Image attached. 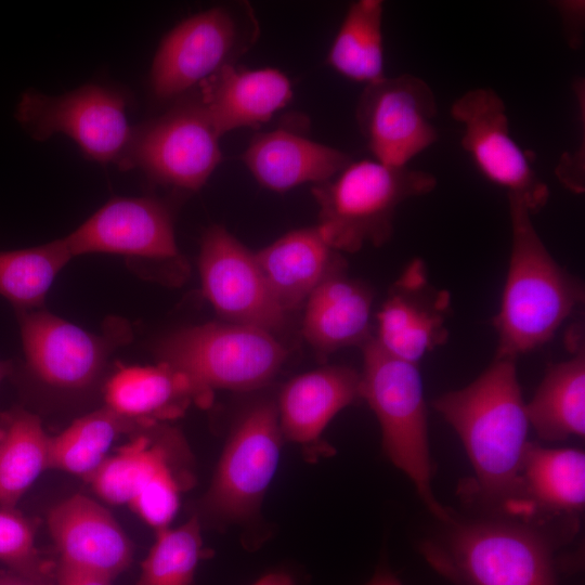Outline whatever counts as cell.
Listing matches in <instances>:
<instances>
[{"instance_id": "6da1fadb", "label": "cell", "mask_w": 585, "mask_h": 585, "mask_svg": "<svg viewBox=\"0 0 585 585\" xmlns=\"http://www.w3.org/2000/svg\"><path fill=\"white\" fill-rule=\"evenodd\" d=\"M460 438L476 476V495L512 508L530 429L516 360L494 359L477 379L433 402Z\"/></svg>"}, {"instance_id": "7a4b0ae2", "label": "cell", "mask_w": 585, "mask_h": 585, "mask_svg": "<svg viewBox=\"0 0 585 585\" xmlns=\"http://www.w3.org/2000/svg\"><path fill=\"white\" fill-rule=\"evenodd\" d=\"M511 226L509 266L499 311L495 359H514L546 343L584 300L581 282L561 268L541 239L532 213L508 196Z\"/></svg>"}, {"instance_id": "3957f363", "label": "cell", "mask_w": 585, "mask_h": 585, "mask_svg": "<svg viewBox=\"0 0 585 585\" xmlns=\"http://www.w3.org/2000/svg\"><path fill=\"white\" fill-rule=\"evenodd\" d=\"M435 185L437 179L424 170L376 159L351 160L330 180L312 185L318 206L316 226L337 251L381 246L393 234L399 205L430 193Z\"/></svg>"}, {"instance_id": "277c9868", "label": "cell", "mask_w": 585, "mask_h": 585, "mask_svg": "<svg viewBox=\"0 0 585 585\" xmlns=\"http://www.w3.org/2000/svg\"><path fill=\"white\" fill-rule=\"evenodd\" d=\"M361 398L375 413L382 450L414 484L428 510L452 521L431 486L427 408L418 365L387 353L372 337L362 347Z\"/></svg>"}, {"instance_id": "5b68a950", "label": "cell", "mask_w": 585, "mask_h": 585, "mask_svg": "<svg viewBox=\"0 0 585 585\" xmlns=\"http://www.w3.org/2000/svg\"><path fill=\"white\" fill-rule=\"evenodd\" d=\"M155 352L158 362L187 376L202 406L210 404L214 390L250 391L266 385L288 354L274 334L230 322L172 332Z\"/></svg>"}, {"instance_id": "8992f818", "label": "cell", "mask_w": 585, "mask_h": 585, "mask_svg": "<svg viewBox=\"0 0 585 585\" xmlns=\"http://www.w3.org/2000/svg\"><path fill=\"white\" fill-rule=\"evenodd\" d=\"M164 424L132 435L86 480L103 500L128 505L155 531L170 526L194 482L185 440Z\"/></svg>"}, {"instance_id": "52a82bcc", "label": "cell", "mask_w": 585, "mask_h": 585, "mask_svg": "<svg viewBox=\"0 0 585 585\" xmlns=\"http://www.w3.org/2000/svg\"><path fill=\"white\" fill-rule=\"evenodd\" d=\"M422 554L455 585H557L546 540L520 524H454L445 537L422 545Z\"/></svg>"}, {"instance_id": "ba28073f", "label": "cell", "mask_w": 585, "mask_h": 585, "mask_svg": "<svg viewBox=\"0 0 585 585\" xmlns=\"http://www.w3.org/2000/svg\"><path fill=\"white\" fill-rule=\"evenodd\" d=\"M282 441L274 402L247 407L233 425L202 499L203 516L219 525L256 518L278 468Z\"/></svg>"}, {"instance_id": "9c48e42d", "label": "cell", "mask_w": 585, "mask_h": 585, "mask_svg": "<svg viewBox=\"0 0 585 585\" xmlns=\"http://www.w3.org/2000/svg\"><path fill=\"white\" fill-rule=\"evenodd\" d=\"M247 2L217 5L174 26L161 40L151 69L154 94L176 98L234 62L258 39Z\"/></svg>"}, {"instance_id": "30bf717a", "label": "cell", "mask_w": 585, "mask_h": 585, "mask_svg": "<svg viewBox=\"0 0 585 585\" xmlns=\"http://www.w3.org/2000/svg\"><path fill=\"white\" fill-rule=\"evenodd\" d=\"M14 117L36 141L65 134L89 158L119 168L134 130L128 121L126 98L117 90L96 83L61 95L27 90L16 104Z\"/></svg>"}, {"instance_id": "8fae6325", "label": "cell", "mask_w": 585, "mask_h": 585, "mask_svg": "<svg viewBox=\"0 0 585 585\" xmlns=\"http://www.w3.org/2000/svg\"><path fill=\"white\" fill-rule=\"evenodd\" d=\"M220 135L197 96L133 130L121 169L140 168L176 188L200 190L221 162Z\"/></svg>"}, {"instance_id": "7c38bea8", "label": "cell", "mask_w": 585, "mask_h": 585, "mask_svg": "<svg viewBox=\"0 0 585 585\" xmlns=\"http://www.w3.org/2000/svg\"><path fill=\"white\" fill-rule=\"evenodd\" d=\"M16 312L28 372L60 390H82L93 385L114 349L131 335L119 318L109 321L99 335L41 308Z\"/></svg>"}, {"instance_id": "4fadbf2b", "label": "cell", "mask_w": 585, "mask_h": 585, "mask_svg": "<svg viewBox=\"0 0 585 585\" xmlns=\"http://www.w3.org/2000/svg\"><path fill=\"white\" fill-rule=\"evenodd\" d=\"M432 89L421 78L403 74L366 84L355 118L374 159L406 167L438 140Z\"/></svg>"}, {"instance_id": "5bb4252c", "label": "cell", "mask_w": 585, "mask_h": 585, "mask_svg": "<svg viewBox=\"0 0 585 585\" xmlns=\"http://www.w3.org/2000/svg\"><path fill=\"white\" fill-rule=\"evenodd\" d=\"M451 115L463 125L460 144L479 171L519 198L532 214L543 209L549 190L511 136L502 98L490 88L469 90L452 104Z\"/></svg>"}, {"instance_id": "9a60e30c", "label": "cell", "mask_w": 585, "mask_h": 585, "mask_svg": "<svg viewBox=\"0 0 585 585\" xmlns=\"http://www.w3.org/2000/svg\"><path fill=\"white\" fill-rule=\"evenodd\" d=\"M202 291L226 322L272 334L286 324L287 313L274 297L255 252L224 226L203 235L198 257Z\"/></svg>"}, {"instance_id": "2e32d148", "label": "cell", "mask_w": 585, "mask_h": 585, "mask_svg": "<svg viewBox=\"0 0 585 585\" xmlns=\"http://www.w3.org/2000/svg\"><path fill=\"white\" fill-rule=\"evenodd\" d=\"M73 257L117 253L151 262H179L170 208L155 197H116L64 237Z\"/></svg>"}, {"instance_id": "e0dca14e", "label": "cell", "mask_w": 585, "mask_h": 585, "mask_svg": "<svg viewBox=\"0 0 585 585\" xmlns=\"http://www.w3.org/2000/svg\"><path fill=\"white\" fill-rule=\"evenodd\" d=\"M451 295L430 284L421 259H414L394 282L376 314V342L390 355L418 365L448 338Z\"/></svg>"}, {"instance_id": "ac0fdd59", "label": "cell", "mask_w": 585, "mask_h": 585, "mask_svg": "<svg viewBox=\"0 0 585 585\" xmlns=\"http://www.w3.org/2000/svg\"><path fill=\"white\" fill-rule=\"evenodd\" d=\"M48 528L60 555L57 567L113 581L132 561V544L102 505L75 494L52 507Z\"/></svg>"}, {"instance_id": "d6986e66", "label": "cell", "mask_w": 585, "mask_h": 585, "mask_svg": "<svg viewBox=\"0 0 585 585\" xmlns=\"http://www.w3.org/2000/svg\"><path fill=\"white\" fill-rule=\"evenodd\" d=\"M198 102L217 133L269 121L292 99L289 78L276 68L227 65L198 84Z\"/></svg>"}, {"instance_id": "ffe728a7", "label": "cell", "mask_w": 585, "mask_h": 585, "mask_svg": "<svg viewBox=\"0 0 585 585\" xmlns=\"http://www.w3.org/2000/svg\"><path fill=\"white\" fill-rule=\"evenodd\" d=\"M242 160L260 185L286 192L304 183L330 180L351 158L340 150L277 128L253 136Z\"/></svg>"}, {"instance_id": "44dd1931", "label": "cell", "mask_w": 585, "mask_h": 585, "mask_svg": "<svg viewBox=\"0 0 585 585\" xmlns=\"http://www.w3.org/2000/svg\"><path fill=\"white\" fill-rule=\"evenodd\" d=\"M359 398L360 373L347 366H325L291 378L275 403L283 439L304 446L317 443L330 420Z\"/></svg>"}, {"instance_id": "7402d4cb", "label": "cell", "mask_w": 585, "mask_h": 585, "mask_svg": "<svg viewBox=\"0 0 585 585\" xmlns=\"http://www.w3.org/2000/svg\"><path fill=\"white\" fill-rule=\"evenodd\" d=\"M344 264L332 270L304 302L302 335L321 353L362 347L373 337V292L350 278Z\"/></svg>"}, {"instance_id": "603a6c76", "label": "cell", "mask_w": 585, "mask_h": 585, "mask_svg": "<svg viewBox=\"0 0 585 585\" xmlns=\"http://www.w3.org/2000/svg\"><path fill=\"white\" fill-rule=\"evenodd\" d=\"M105 406L142 426L176 419L191 403L202 406L192 381L170 365L121 366L104 387Z\"/></svg>"}, {"instance_id": "cb8c5ba5", "label": "cell", "mask_w": 585, "mask_h": 585, "mask_svg": "<svg viewBox=\"0 0 585 585\" xmlns=\"http://www.w3.org/2000/svg\"><path fill=\"white\" fill-rule=\"evenodd\" d=\"M260 269L282 309H298L343 259L318 227L290 231L255 252Z\"/></svg>"}, {"instance_id": "d4e9b609", "label": "cell", "mask_w": 585, "mask_h": 585, "mask_svg": "<svg viewBox=\"0 0 585 585\" xmlns=\"http://www.w3.org/2000/svg\"><path fill=\"white\" fill-rule=\"evenodd\" d=\"M585 505V454L578 448H549L530 442L511 508L575 514Z\"/></svg>"}, {"instance_id": "484cf974", "label": "cell", "mask_w": 585, "mask_h": 585, "mask_svg": "<svg viewBox=\"0 0 585 585\" xmlns=\"http://www.w3.org/2000/svg\"><path fill=\"white\" fill-rule=\"evenodd\" d=\"M573 350V356L547 369L532 400L525 404L530 427L545 441L585 434L584 344Z\"/></svg>"}, {"instance_id": "4316f807", "label": "cell", "mask_w": 585, "mask_h": 585, "mask_svg": "<svg viewBox=\"0 0 585 585\" xmlns=\"http://www.w3.org/2000/svg\"><path fill=\"white\" fill-rule=\"evenodd\" d=\"M50 438L40 418L20 407L0 415V507L15 505L50 469Z\"/></svg>"}, {"instance_id": "83f0119b", "label": "cell", "mask_w": 585, "mask_h": 585, "mask_svg": "<svg viewBox=\"0 0 585 585\" xmlns=\"http://www.w3.org/2000/svg\"><path fill=\"white\" fill-rule=\"evenodd\" d=\"M384 2L359 0L350 4L327 54V64L343 77L366 84L382 79Z\"/></svg>"}, {"instance_id": "f1b7e54d", "label": "cell", "mask_w": 585, "mask_h": 585, "mask_svg": "<svg viewBox=\"0 0 585 585\" xmlns=\"http://www.w3.org/2000/svg\"><path fill=\"white\" fill-rule=\"evenodd\" d=\"M146 428L104 406L50 438V468L87 480L107 458L115 441Z\"/></svg>"}, {"instance_id": "f546056e", "label": "cell", "mask_w": 585, "mask_h": 585, "mask_svg": "<svg viewBox=\"0 0 585 585\" xmlns=\"http://www.w3.org/2000/svg\"><path fill=\"white\" fill-rule=\"evenodd\" d=\"M73 258L64 238L15 250H0V295L16 311L40 309L60 271Z\"/></svg>"}, {"instance_id": "4dcf8cb0", "label": "cell", "mask_w": 585, "mask_h": 585, "mask_svg": "<svg viewBox=\"0 0 585 585\" xmlns=\"http://www.w3.org/2000/svg\"><path fill=\"white\" fill-rule=\"evenodd\" d=\"M203 557L202 524L195 515L177 528L156 531L135 585H191Z\"/></svg>"}, {"instance_id": "1f68e13d", "label": "cell", "mask_w": 585, "mask_h": 585, "mask_svg": "<svg viewBox=\"0 0 585 585\" xmlns=\"http://www.w3.org/2000/svg\"><path fill=\"white\" fill-rule=\"evenodd\" d=\"M36 525L15 508L0 507V561L21 575L53 583L55 574L35 546Z\"/></svg>"}, {"instance_id": "d6a6232c", "label": "cell", "mask_w": 585, "mask_h": 585, "mask_svg": "<svg viewBox=\"0 0 585 585\" xmlns=\"http://www.w3.org/2000/svg\"><path fill=\"white\" fill-rule=\"evenodd\" d=\"M562 22L563 35L571 49H580L584 37L585 4L580 0L555 2Z\"/></svg>"}, {"instance_id": "836d02e7", "label": "cell", "mask_w": 585, "mask_h": 585, "mask_svg": "<svg viewBox=\"0 0 585 585\" xmlns=\"http://www.w3.org/2000/svg\"><path fill=\"white\" fill-rule=\"evenodd\" d=\"M56 585H110L112 581L89 572L57 567Z\"/></svg>"}, {"instance_id": "e575fe53", "label": "cell", "mask_w": 585, "mask_h": 585, "mask_svg": "<svg viewBox=\"0 0 585 585\" xmlns=\"http://www.w3.org/2000/svg\"><path fill=\"white\" fill-rule=\"evenodd\" d=\"M252 585H296V582L288 572L272 571L262 575Z\"/></svg>"}, {"instance_id": "d590c367", "label": "cell", "mask_w": 585, "mask_h": 585, "mask_svg": "<svg viewBox=\"0 0 585 585\" xmlns=\"http://www.w3.org/2000/svg\"><path fill=\"white\" fill-rule=\"evenodd\" d=\"M0 585H53V583L37 581L9 570L0 572Z\"/></svg>"}, {"instance_id": "8d00e7d4", "label": "cell", "mask_w": 585, "mask_h": 585, "mask_svg": "<svg viewBox=\"0 0 585 585\" xmlns=\"http://www.w3.org/2000/svg\"><path fill=\"white\" fill-rule=\"evenodd\" d=\"M365 585H402V583L389 568L380 566Z\"/></svg>"}, {"instance_id": "74e56055", "label": "cell", "mask_w": 585, "mask_h": 585, "mask_svg": "<svg viewBox=\"0 0 585 585\" xmlns=\"http://www.w3.org/2000/svg\"><path fill=\"white\" fill-rule=\"evenodd\" d=\"M13 372V364L10 361L0 360V382Z\"/></svg>"}]
</instances>
